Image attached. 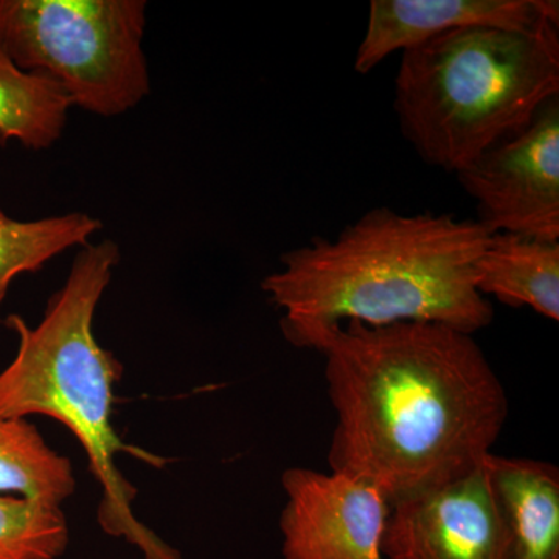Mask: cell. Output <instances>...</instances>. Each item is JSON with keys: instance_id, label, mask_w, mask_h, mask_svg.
Listing matches in <instances>:
<instances>
[{"instance_id": "5bb4252c", "label": "cell", "mask_w": 559, "mask_h": 559, "mask_svg": "<svg viewBox=\"0 0 559 559\" xmlns=\"http://www.w3.org/2000/svg\"><path fill=\"white\" fill-rule=\"evenodd\" d=\"M102 227L100 219L83 212L21 221L0 209V308L14 280L43 270L66 250L83 248Z\"/></svg>"}, {"instance_id": "9a60e30c", "label": "cell", "mask_w": 559, "mask_h": 559, "mask_svg": "<svg viewBox=\"0 0 559 559\" xmlns=\"http://www.w3.org/2000/svg\"><path fill=\"white\" fill-rule=\"evenodd\" d=\"M69 538L61 507L0 496V559H58Z\"/></svg>"}, {"instance_id": "9c48e42d", "label": "cell", "mask_w": 559, "mask_h": 559, "mask_svg": "<svg viewBox=\"0 0 559 559\" xmlns=\"http://www.w3.org/2000/svg\"><path fill=\"white\" fill-rule=\"evenodd\" d=\"M468 27L539 33L559 27L557 0H373L355 69L369 73L393 51Z\"/></svg>"}, {"instance_id": "30bf717a", "label": "cell", "mask_w": 559, "mask_h": 559, "mask_svg": "<svg viewBox=\"0 0 559 559\" xmlns=\"http://www.w3.org/2000/svg\"><path fill=\"white\" fill-rule=\"evenodd\" d=\"M506 559H559V469L554 463L484 459Z\"/></svg>"}, {"instance_id": "6da1fadb", "label": "cell", "mask_w": 559, "mask_h": 559, "mask_svg": "<svg viewBox=\"0 0 559 559\" xmlns=\"http://www.w3.org/2000/svg\"><path fill=\"white\" fill-rule=\"evenodd\" d=\"M297 348L325 358L336 426L330 471L389 500L462 479L492 452L509 399L473 334L441 323L370 326L280 322Z\"/></svg>"}, {"instance_id": "3957f363", "label": "cell", "mask_w": 559, "mask_h": 559, "mask_svg": "<svg viewBox=\"0 0 559 559\" xmlns=\"http://www.w3.org/2000/svg\"><path fill=\"white\" fill-rule=\"evenodd\" d=\"M119 261L116 241L87 242L73 257L66 282L51 294L38 325H28L17 314L5 319L17 348L0 371V417L40 415L61 423L83 448L100 485L103 532L128 540L145 559H182L138 520L132 511L138 489L117 465L120 452L156 460L132 450L114 428L116 385L123 366L95 336V312Z\"/></svg>"}, {"instance_id": "5b68a950", "label": "cell", "mask_w": 559, "mask_h": 559, "mask_svg": "<svg viewBox=\"0 0 559 559\" xmlns=\"http://www.w3.org/2000/svg\"><path fill=\"white\" fill-rule=\"evenodd\" d=\"M145 0H0V44L72 108L123 116L151 92Z\"/></svg>"}, {"instance_id": "7c38bea8", "label": "cell", "mask_w": 559, "mask_h": 559, "mask_svg": "<svg viewBox=\"0 0 559 559\" xmlns=\"http://www.w3.org/2000/svg\"><path fill=\"white\" fill-rule=\"evenodd\" d=\"M75 489L72 462L32 421L0 417V496L62 507Z\"/></svg>"}, {"instance_id": "4fadbf2b", "label": "cell", "mask_w": 559, "mask_h": 559, "mask_svg": "<svg viewBox=\"0 0 559 559\" xmlns=\"http://www.w3.org/2000/svg\"><path fill=\"white\" fill-rule=\"evenodd\" d=\"M72 109L50 80L14 64L0 44V145L10 140L24 148H50L64 132Z\"/></svg>"}, {"instance_id": "277c9868", "label": "cell", "mask_w": 559, "mask_h": 559, "mask_svg": "<svg viewBox=\"0 0 559 559\" xmlns=\"http://www.w3.org/2000/svg\"><path fill=\"white\" fill-rule=\"evenodd\" d=\"M393 109L428 165L457 173L559 97V27H468L401 51Z\"/></svg>"}, {"instance_id": "8fae6325", "label": "cell", "mask_w": 559, "mask_h": 559, "mask_svg": "<svg viewBox=\"0 0 559 559\" xmlns=\"http://www.w3.org/2000/svg\"><path fill=\"white\" fill-rule=\"evenodd\" d=\"M474 286L480 296L509 307H528L544 318L559 319V241L495 234L474 263Z\"/></svg>"}, {"instance_id": "ba28073f", "label": "cell", "mask_w": 559, "mask_h": 559, "mask_svg": "<svg viewBox=\"0 0 559 559\" xmlns=\"http://www.w3.org/2000/svg\"><path fill=\"white\" fill-rule=\"evenodd\" d=\"M384 559H506L484 460L443 487L390 506Z\"/></svg>"}, {"instance_id": "7a4b0ae2", "label": "cell", "mask_w": 559, "mask_h": 559, "mask_svg": "<svg viewBox=\"0 0 559 559\" xmlns=\"http://www.w3.org/2000/svg\"><path fill=\"white\" fill-rule=\"evenodd\" d=\"M492 235L476 219L377 207L334 240L283 253L261 288L283 311L280 322H430L474 334L495 319L474 286Z\"/></svg>"}, {"instance_id": "52a82bcc", "label": "cell", "mask_w": 559, "mask_h": 559, "mask_svg": "<svg viewBox=\"0 0 559 559\" xmlns=\"http://www.w3.org/2000/svg\"><path fill=\"white\" fill-rule=\"evenodd\" d=\"M282 487L283 559H384L390 502L377 488L301 466L282 474Z\"/></svg>"}, {"instance_id": "8992f818", "label": "cell", "mask_w": 559, "mask_h": 559, "mask_svg": "<svg viewBox=\"0 0 559 559\" xmlns=\"http://www.w3.org/2000/svg\"><path fill=\"white\" fill-rule=\"evenodd\" d=\"M491 234L559 241V97L525 130L455 173Z\"/></svg>"}]
</instances>
